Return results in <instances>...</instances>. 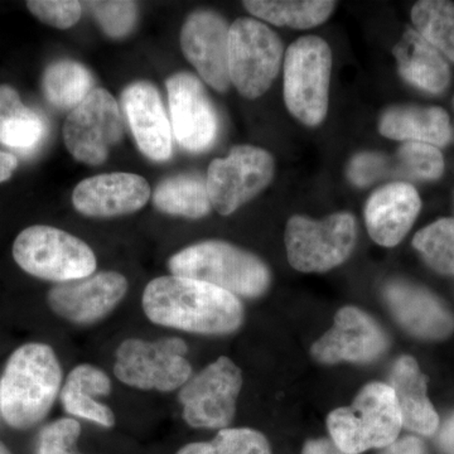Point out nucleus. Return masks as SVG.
I'll return each instance as SVG.
<instances>
[{"label":"nucleus","instance_id":"nucleus-29","mask_svg":"<svg viewBox=\"0 0 454 454\" xmlns=\"http://www.w3.org/2000/svg\"><path fill=\"white\" fill-rule=\"evenodd\" d=\"M413 245L434 270L454 276V219L438 220L420 230Z\"/></svg>","mask_w":454,"mask_h":454},{"label":"nucleus","instance_id":"nucleus-43","mask_svg":"<svg viewBox=\"0 0 454 454\" xmlns=\"http://www.w3.org/2000/svg\"><path fill=\"white\" fill-rule=\"evenodd\" d=\"M0 454H12L9 452L8 448L2 443V442H0Z\"/></svg>","mask_w":454,"mask_h":454},{"label":"nucleus","instance_id":"nucleus-20","mask_svg":"<svg viewBox=\"0 0 454 454\" xmlns=\"http://www.w3.org/2000/svg\"><path fill=\"white\" fill-rule=\"evenodd\" d=\"M385 298L397 322L415 336L441 340L454 331V316L434 294L404 282L385 288Z\"/></svg>","mask_w":454,"mask_h":454},{"label":"nucleus","instance_id":"nucleus-42","mask_svg":"<svg viewBox=\"0 0 454 454\" xmlns=\"http://www.w3.org/2000/svg\"><path fill=\"white\" fill-rule=\"evenodd\" d=\"M177 454H217L212 446L211 442H201V443L187 444L178 450Z\"/></svg>","mask_w":454,"mask_h":454},{"label":"nucleus","instance_id":"nucleus-4","mask_svg":"<svg viewBox=\"0 0 454 454\" xmlns=\"http://www.w3.org/2000/svg\"><path fill=\"white\" fill-rule=\"evenodd\" d=\"M333 443L345 454L385 448L396 441L402 414L389 385H367L348 408L333 411L327 419Z\"/></svg>","mask_w":454,"mask_h":454},{"label":"nucleus","instance_id":"nucleus-7","mask_svg":"<svg viewBox=\"0 0 454 454\" xmlns=\"http://www.w3.org/2000/svg\"><path fill=\"white\" fill-rule=\"evenodd\" d=\"M282 59V41L264 23L239 18L230 26V80L244 98L262 97L279 74Z\"/></svg>","mask_w":454,"mask_h":454},{"label":"nucleus","instance_id":"nucleus-11","mask_svg":"<svg viewBox=\"0 0 454 454\" xmlns=\"http://www.w3.org/2000/svg\"><path fill=\"white\" fill-rule=\"evenodd\" d=\"M122 138L118 101L106 89L95 88L64 125V142L74 160L89 166L106 162L110 149Z\"/></svg>","mask_w":454,"mask_h":454},{"label":"nucleus","instance_id":"nucleus-30","mask_svg":"<svg viewBox=\"0 0 454 454\" xmlns=\"http://www.w3.org/2000/svg\"><path fill=\"white\" fill-rule=\"evenodd\" d=\"M46 134L43 116L26 106L0 121V143L22 153L35 151Z\"/></svg>","mask_w":454,"mask_h":454},{"label":"nucleus","instance_id":"nucleus-35","mask_svg":"<svg viewBox=\"0 0 454 454\" xmlns=\"http://www.w3.org/2000/svg\"><path fill=\"white\" fill-rule=\"evenodd\" d=\"M27 8L41 22L57 29H68L82 18V4L74 0H29Z\"/></svg>","mask_w":454,"mask_h":454},{"label":"nucleus","instance_id":"nucleus-21","mask_svg":"<svg viewBox=\"0 0 454 454\" xmlns=\"http://www.w3.org/2000/svg\"><path fill=\"white\" fill-rule=\"evenodd\" d=\"M389 387L399 405L403 426L420 434H433L438 428L439 417L427 396L426 376L413 357L403 356L396 361Z\"/></svg>","mask_w":454,"mask_h":454},{"label":"nucleus","instance_id":"nucleus-12","mask_svg":"<svg viewBox=\"0 0 454 454\" xmlns=\"http://www.w3.org/2000/svg\"><path fill=\"white\" fill-rule=\"evenodd\" d=\"M241 385V370L220 357L179 391L184 420L193 428H225L234 419Z\"/></svg>","mask_w":454,"mask_h":454},{"label":"nucleus","instance_id":"nucleus-15","mask_svg":"<svg viewBox=\"0 0 454 454\" xmlns=\"http://www.w3.org/2000/svg\"><path fill=\"white\" fill-rule=\"evenodd\" d=\"M230 26L220 14L197 11L188 16L181 31V49L203 82L225 92L230 88Z\"/></svg>","mask_w":454,"mask_h":454},{"label":"nucleus","instance_id":"nucleus-2","mask_svg":"<svg viewBox=\"0 0 454 454\" xmlns=\"http://www.w3.org/2000/svg\"><path fill=\"white\" fill-rule=\"evenodd\" d=\"M62 369L44 343H27L9 357L0 379V414L16 429L42 422L61 390Z\"/></svg>","mask_w":454,"mask_h":454},{"label":"nucleus","instance_id":"nucleus-17","mask_svg":"<svg viewBox=\"0 0 454 454\" xmlns=\"http://www.w3.org/2000/svg\"><path fill=\"white\" fill-rule=\"evenodd\" d=\"M151 199V187L142 176L106 173L83 179L73 193L74 208L91 217H115L142 210Z\"/></svg>","mask_w":454,"mask_h":454},{"label":"nucleus","instance_id":"nucleus-41","mask_svg":"<svg viewBox=\"0 0 454 454\" xmlns=\"http://www.w3.org/2000/svg\"><path fill=\"white\" fill-rule=\"evenodd\" d=\"M439 443L448 454H454V417L444 424L441 437H439Z\"/></svg>","mask_w":454,"mask_h":454},{"label":"nucleus","instance_id":"nucleus-14","mask_svg":"<svg viewBox=\"0 0 454 454\" xmlns=\"http://www.w3.org/2000/svg\"><path fill=\"white\" fill-rule=\"evenodd\" d=\"M128 292L127 278L116 271H101L82 279L59 283L47 295L57 316L76 325H92L106 318Z\"/></svg>","mask_w":454,"mask_h":454},{"label":"nucleus","instance_id":"nucleus-19","mask_svg":"<svg viewBox=\"0 0 454 454\" xmlns=\"http://www.w3.org/2000/svg\"><path fill=\"white\" fill-rule=\"evenodd\" d=\"M420 207V197L411 184H387L373 192L366 203L367 231L381 247H395L413 226Z\"/></svg>","mask_w":454,"mask_h":454},{"label":"nucleus","instance_id":"nucleus-5","mask_svg":"<svg viewBox=\"0 0 454 454\" xmlns=\"http://www.w3.org/2000/svg\"><path fill=\"white\" fill-rule=\"evenodd\" d=\"M333 52L327 42L307 35L292 43L284 59V101L309 127L325 121L330 100Z\"/></svg>","mask_w":454,"mask_h":454},{"label":"nucleus","instance_id":"nucleus-33","mask_svg":"<svg viewBox=\"0 0 454 454\" xmlns=\"http://www.w3.org/2000/svg\"><path fill=\"white\" fill-rule=\"evenodd\" d=\"M82 434V426L71 418L56 420L40 433L37 454H82L76 450V441Z\"/></svg>","mask_w":454,"mask_h":454},{"label":"nucleus","instance_id":"nucleus-26","mask_svg":"<svg viewBox=\"0 0 454 454\" xmlns=\"http://www.w3.org/2000/svg\"><path fill=\"white\" fill-rule=\"evenodd\" d=\"M243 4L250 14L265 22L294 29L322 25L336 8V2L325 0H247Z\"/></svg>","mask_w":454,"mask_h":454},{"label":"nucleus","instance_id":"nucleus-36","mask_svg":"<svg viewBox=\"0 0 454 454\" xmlns=\"http://www.w3.org/2000/svg\"><path fill=\"white\" fill-rule=\"evenodd\" d=\"M387 170L389 166L384 155L361 153L351 160L348 176L356 186L365 187L384 177Z\"/></svg>","mask_w":454,"mask_h":454},{"label":"nucleus","instance_id":"nucleus-3","mask_svg":"<svg viewBox=\"0 0 454 454\" xmlns=\"http://www.w3.org/2000/svg\"><path fill=\"white\" fill-rule=\"evenodd\" d=\"M168 267L172 276L211 284L235 297H260L270 283L267 265L258 256L223 241L188 247L169 259Z\"/></svg>","mask_w":454,"mask_h":454},{"label":"nucleus","instance_id":"nucleus-9","mask_svg":"<svg viewBox=\"0 0 454 454\" xmlns=\"http://www.w3.org/2000/svg\"><path fill=\"white\" fill-rule=\"evenodd\" d=\"M187 351L181 339L127 340L116 352L114 373L129 387L168 393L190 380L192 367L184 357Z\"/></svg>","mask_w":454,"mask_h":454},{"label":"nucleus","instance_id":"nucleus-22","mask_svg":"<svg viewBox=\"0 0 454 454\" xmlns=\"http://www.w3.org/2000/svg\"><path fill=\"white\" fill-rule=\"evenodd\" d=\"M399 73L411 85L441 94L450 82V66L441 52L415 29H408L394 47Z\"/></svg>","mask_w":454,"mask_h":454},{"label":"nucleus","instance_id":"nucleus-27","mask_svg":"<svg viewBox=\"0 0 454 454\" xmlns=\"http://www.w3.org/2000/svg\"><path fill=\"white\" fill-rule=\"evenodd\" d=\"M94 77L73 59H59L46 68L42 90L47 101L61 110H74L94 90Z\"/></svg>","mask_w":454,"mask_h":454},{"label":"nucleus","instance_id":"nucleus-38","mask_svg":"<svg viewBox=\"0 0 454 454\" xmlns=\"http://www.w3.org/2000/svg\"><path fill=\"white\" fill-rule=\"evenodd\" d=\"M381 454H426L422 442L414 437H405L385 447Z\"/></svg>","mask_w":454,"mask_h":454},{"label":"nucleus","instance_id":"nucleus-24","mask_svg":"<svg viewBox=\"0 0 454 454\" xmlns=\"http://www.w3.org/2000/svg\"><path fill=\"white\" fill-rule=\"evenodd\" d=\"M110 391L112 381L109 376L98 367L85 364L74 367L67 376L61 390L62 405L74 417L112 428L115 424L112 409L95 400L97 396L107 395Z\"/></svg>","mask_w":454,"mask_h":454},{"label":"nucleus","instance_id":"nucleus-34","mask_svg":"<svg viewBox=\"0 0 454 454\" xmlns=\"http://www.w3.org/2000/svg\"><path fill=\"white\" fill-rule=\"evenodd\" d=\"M211 443L217 454H271L267 439L253 429L220 430Z\"/></svg>","mask_w":454,"mask_h":454},{"label":"nucleus","instance_id":"nucleus-31","mask_svg":"<svg viewBox=\"0 0 454 454\" xmlns=\"http://www.w3.org/2000/svg\"><path fill=\"white\" fill-rule=\"evenodd\" d=\"M400 173L415 179L432 181L444 170L443 155L437 146L426 143L406 142L396 154Z\"/></svg>","mask_w":454,"mask_h":454},{"label":"nucleus","instance_id":"nucleus-25","mask_svg":"<svg viewBox=\"0 0 454 454\" xmlns=\"http://www.w3.org/2000/svg\"><path fill=\"white\" fill-rule=\"evenodd\" d=\"M153 203L163 214L187 219H201L212 207L206 178L192 173L163 179L155 188Z\"/></svg>","mask_w":454,"mask_h":454},{"label":"nucleus","instance_id":"nucleus-16","mask_svg":"<svg viewBox=\"0 0 454 454\" xmlns=\"http://www.w3.org/2000/svg\"><path fill=\"white\" fill-rule=\"evenodd\" d=\"M387 337L372 317L346 307L334 317L333 327L312 346V355L324 364L370 363L384 354Z\"/></svg>","mask_w":454,"mask_h":454},{"label":"nucleus","instance_id":"nucleus-40","mask_svg":"<svg viewBox=\"0 0 454 454\" xmlns=\"http://www.w3.org/2000/svg\"><path fill=\"white\" fill-rule=\"evenodd\" d=\"M18 160L13 154L0 151V184L11 179L17 169Z\"/></svg>","mask_w":454,"mask_h":454},{"label":"nucleus","instance_id":"nucleus-10","mask_svg":"<svg viewBox=\"0 0 454 454\" xmlns=\"http://www.w3.org/2000/svg\"><path fill=\"white\" fill-rule=\"evenodd\" d=\"M274 176V160L265 149L238 145L225 158L212 160L207 170L212 207L227 216L259 195Z\"/></svg>","mask_w":454,"mask_h":454},{"label":"nucleus","instance_id":"nucleus-18","mask_svg":"<svg viewBox=\"0 0 454 454\" xmlns=\"http://www.w3.org/2000/svg\"><path fill=\"white\" fill-rule=\"evenodd\" d=\"M121 104L140 152L155 162L169 160L170 124L157 88L146 82L131 83L122 92Z\"/></svg>","mask_w":454,"mask_h":454},{"label":"nucleus","instance_id":"nucleus-39","mask_svg":"<svg viewBox=\"0 0 454 454\" xmlns=\"http://www.w3.org/2000/svg\"><path fill=\"white\" fill-rule=\"evenodd\" d=\"M303 454H345L333 442L327 439L310 441L304 447Z\"/></svg>","mask_w":454,"mask_h":454},{"label":"nucleus","instance_id":"nucleus-23","mask_svg":"<svg viewBox=\"0 0 454 454\" xmlns=\"http://www.w3.org/2000/svg\"><path fill=\"white\" fill-rule=\"evenodd\" d=\"M379 130L394 140L444 146L452 137L450 116L441 107L396 106L381 116Z\"/></svg>","mask_w":454,"mask_h":454},{"label":"nucleus","instance_id":"nucleus-6","mask_svg":"<svg viewBox=\"0 0 454 454\" xmlns=\"http://www.w3.org/2000/svg\"><path fill=\"white\" fill-rule=\"evenodd\" d=\"M18 265L35 278L67 283L94 274L97 256L82 239L53 226L27 227L13 244Z\"/></svg>","mask_w":454,"mask_h":454},{"label":"nucleus","instance_id":"nucleus-32","mask_svg":"<svg viewBox=\"0 0 454 454\" xmlns=\"http://www.w3.org/2000/svg\"><path fill=\"white\" fill-rule=\"evenodd\" d=\"M92 16L112 38H122L133 31L138 20V5L134 2H88Z\"/></svg>","mask_w":454,"mask_h":454},{"label":"nucleus","instance_id":"nucleus-8","mask_svg":"<svg viewBox=\"0 0 454 454\" xmlns=\"http://www.w3.org/2000/svg\"><path fill=\"white\" fill-rule=\"evenodd\" d=\"M284 241L293 268L303 273H322L339 267L354 250L356 221L346 212L322 221L293 216L286 223Z\"/></svg>","mask_w":454,"mask_h":454},{"label":"nucleus","instance_id":"nucleus-13","mask_svg":"<svg viewBox=\"0 0 454 454\" xmlns=\"http://www.w3.org/2000/svg\"><path fill=\"white\" fill-rule=\"evenodd\" d=\"M170 122L176 139L188 152L200 153L214 145L219 119L202 82L193 74H173L166 82Z\"/></svg>","mask_w":454,"mask_h":454},{"label":"nucleus","instance_id":"nucleus-37","mask_svg":"<svg viewBox=\"0 0 454 454\" xmlns=\"http://www.w3.org/2000/svg\"><path fill=\"white\" fill-rule=\"evenodd\" d=\"M22 106L25 104L20 100L16 89L9 85H0V121Z\"/></svg>","mask_w":454,"mask_h":454},{"label":"nucleus","instance_id":"nucleus-28","mask_svg":"<svg viewBox=\"0 0 454 454\" xmlns=\"http://www.w3.org/2000/svg\"><path fill=\"white\" fill-rule=\"evenodd\" d=\"M415 31L454 62V4L443 0H422L411 9Z\"/></svg>","mask_w":454,"mask_h":454},{"label":"nucleus","instance_id":"nucleus-1","mask_svg":"<svg viewBox=\"0 0 454 454\" xmlns=\"http://www.w3.org/2000/svg\"><path fill=\"white\" fill-rule=\"evenodd\" d=\"M142 303L149 321L187 333L229 334L244 321L238 297L188 278H155L145 286Z\"/></svg>","mask_w":454,"mask_h":454}]
</instances>
